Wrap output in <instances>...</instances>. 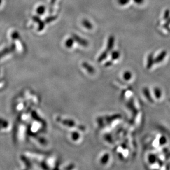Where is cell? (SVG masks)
Listing matches in <instances>:
<instances>
[{
	"label": "cell",
	"instance_id": "obj_1",
	"mask_svg": "<svg viewBox=\"0 0 170 170\" xmlns=\"http://www.w3.org/2000/svg\"><path fill=\"white\" fill-rule=\"evenodd\" d=\"M72 38L74 39V40L77 41L78 44L82 45V46H84V47H87L89 45V43H88V41L87 40L82 38L81 37H80L79 36H78L77 34H72Z\"/></svg>",
	"mask_w": 170,
	"mask_h": 170
},
{
	"label": "cell",
	"instance_id": "obj_2",
	"mask_svg": "<svg viewBox=\"0 0 170 170\" xmlns=\"http://www.w3.org/2000/svg\"><path fill=\"white\" fill-rule=\"evenodd\" d=\"M115 37L112 35H111L108 37V40H107V50L108 52H110L112 50L115 45Z\"/></svg>",
	"mask_w": 170,
	"mask_h": 170
},
{
	"label": "cell",
	"instance_id": "obj_3",
	"mask_svg": "<svg viewBox=\"0 0 170 170\" xmlns=\"http://www.w3.org/2000/svg\"><path fill=\"white\" fill-rule=\"evenodd\" d=\"M167 55V52L166 51H161L159 55L154 59V62L155 63H160L162 62L164 59L165 58L166 56Z\"/></svg>",
	"mask_w": 170,
	"mask_h": 170
},
{
	"label": "cell",
	"instance_id": "obj_4",
	"mask_svg": "<svg viewBox=\"0 0 170 170\" xmlns=\"http://www.w3.org/2000/svg\"><path fill=\"white\" fill-rule=\"evenodd\" d=\"M154 62V58L153 54L152 53L149 54L147 58V64H146V68L147 69H150L153 66Z\"/></svg>",
	"mask_w": 170,
	"mask_h": 170
},
{
	"label": "cell",
	"instance_id": "obj_5",
	"mask_svg": "<svg viewBox=\"0 0 170 170\" xmlns=\"http://www.w3.org/2000/svg\"><path fill=\"white\" fill-rule=\"evenodd\" d=\"M143 93L145 95L146 98L147 99V100L149 101V102H153L154 101L152 99V97H151L150 92H149V90L148 89V88L147 87H145L143 89Z\"/></svg>",
	"mask_w": 170,
	"mask_h": 170
},
{
	"label": "cell",
	"instance_id": "obj_6",
	"mask_svg": "<svg viewBox=\"0 0 170 170\" xmlns=\"http://www.w3.org/2000/svg\"><path fill=\"white\" fill-rule=\"evenodd\" d=\"M83 67L85 68L87 72L90 74H93L95 72V69L94 68L92 67V66H90L89 63L87 62H84L82 64Z\"/></svg>",
	"mask_w": 170,
	"mask_h": 170
},
{
	"label": "cell",
	"instance_id": "obj_7",
	"mask_svg": "<svg viewBox=\"0 0 170 170\" xmlns=\"http://www.w3.org/2000/svg\"><path fill=\"white\" fill-rule=\"evenodd\" d=\"M109 158H110V155L108 154H105L104 155L102 156V157L101 158V160H100V162L102 165H105L106 164L108 161V160H109Z\"/></svg>",
	"mask_w": 170,
	"mask_h": 170
},
{
	"label": "cell",
	"instance_id": "obj_8",
	"mask_svg": "<svg viewBox=\"0 0 170 170\" xmlns=\"http://www.w3.org/2000/svg\"><path fill=\"white\" fill-rule=\"evenodd\" d=\"M108 51L107 50L104 51L102 54L100 55V56L99 57V58L97 59V61L99 62H101L103 61L104 59H105L106 58H107V56H108Z\"/></svg>",
	"mask_w": 170,
	"mask_h": 170
},
{
	"label": "cell",
	"instance_id": "obj_9",
	"mask_svg": "<svg viewBox=\"0 0 170 170\" xmlns=\"http://www.w3.org/2000/svg\"><path fill=\"white\" fill-rule=\"evenodd\" d=\"M82 24L87 29H92V24L88 20H83V21H82Z\"/></svg>",
	"mask_w": 170,
	"mask_h": 170
},
{
	"label": "cell",
	"instance_id": "obj_10",
	"mask_svg": "<svg viewBox=\"0 0 170 170\" xmlns=\"http://www.w3.org/2000/svg\"><path fill=\"white\" fill-rule=\"evenodd\" d=\"M121 117V115H120V114H115L114 115H112L111 116L108 117L106 118V121L107 122H111L115 120H116V119H118V118H120Z\"/></svg>",
	"mask_w": 170,
	"mask_h": 170
},
{
	"label": "cell",
	"instance_id": "obj_11",
	"mask_svg": "<svg viewBox=\"0 0 170 170\" xmlns=\"http://www.w3.org/2000/svg\"><path fill=\"white\" fill-rule=\"evenodd\" d=\"M120 57V52L118 51H112L111 53V58L112 60H116Z\"/></svg>",
	"mask_w": 170,
	"mask_h": 170
},
{
	"label": "cell",
	"instance_id": "obj_12",
	"mask_svg": "<svg viewBox=\"0 0 170 170\" xmlns=\"http://www.w3.org/2000/svg\"><path fill=\"white\" fill-rule=\"evenodd\" d=\"M157 161L156 156L154 154H150L148 156V161L151 164H153Z\"/></svg>",
	"mask_w": 170,
	"mask_h": 170
},
{
	"label": "cell",
	"instance_id": "obj_13",
	"mask_svg": "<svg viewBox=\"0 0 170 170\" xmlns=\"http://www.w3.org/2000/svg\"><path fill=\"white\" fill-rule=\"evenodd\" d=\"M33 20H34L35 22H38V23H39V24H40L39 27V30H43V29L44 28V22H43V23H40L41 22V20L39 18V17H35H35H33Z\"/></svg>",
	"mask_w": 170,
	"mask_h": 170
},
{
	"label": "cell",
	"instance_id": "obj_14",
	"mask_svg": "<svg viewBox=\"0 0 170 170\" xmlns=\"http://www.w3.org/2000/svg\"><path fill=\"white\" fill-rule=\"evenodd\" d=\"M132 77V74L131 72L127 71L123 74V78L126 80H129Z\"/></svg>",
	"mask_w": 170,
	"mask_h": 170
},
{
	"label": "cell",
	"instance_id": "obj_15",
	"mask_svg": "<svg viewBox=\"0 0 170 170\" xmlns=\"http://www.w3.org/2000/svg\"><path fill=\"white\" fill-rule=\"evenodd\" d=\"M154 94H155V96L157 99L160 98L161 97V94H162V92H161L160 89L159 87H155L154 89Z\"/></svg>",
	"mask_w": 170,
	"mask_h": 170
},
{
	"label": "cell",
	"instance_id": "obj_16",
	"mask_svg": "<svg viewBox=\"0 0 170 170\" xmlns=\"http://www.w3.org/2000/svg\"><path fill=\"white\" fill-rule=\"evenodd\" d=\"M45 10V7L44 6H40L39 7H38L37 10H36V12L38 13V14L39 15H43L44 14Z\"/></svg>",
	"mask_w": 170,
	"mask_h": 170
},
{
	"label": "cell",
	"instance_id": "obj_17",
	"mask_svg": "<svg viewBox=\"0 0 170 170\" xmlns=\"http://www.w3.org/2000/svg\"><path fill=\"white\" fill-rule=\"evenodd\" d=\"M74 39H73V38H69L68 39L67 41H66V46L67 48H71L72 46H73V43H74Z\"/></svg>",
	"mask_w": 170,
	"mask_h": 170
},
{
	"label": "cell",
	"instance_id": "obj_18",
	"mask_svg": "<svg viewBox=\"0 0 170 170\" xmlns=\"http://www.w3.org/2000/svg\"><path fill=\"white\" fill-rule=\"evenodd\" d=\"M166 142H167V139L164 136H161L159 139V144L160 146H163L165 144Z\"/></svg>",
	"mask_w": 170,
	"mask_h": 170
},
{
	"label": "cell",
	"instance_id": "obj_19",
	"mask_svg": "<svg viewBox=\"0 0 170 170\" xmlns=\"http://www.w3.org/2000/svg\"><path fill=\"white\" fill-rule=\"evenodd\" d=\"M170 11L169 10H166L164 14V19L165 20H168L170 18Z\"/></svg>",
	"mask_w": 170,
	"mask_h": 170
},
{
	"label": "cell",
	"instance_id": "obj_20",
	"mask_svg": "<svg viewBox=\"0 0 170 170\" xmlns=\"http://www.w3.org/2000/svg\"><path fill=\"white\" fill-rule=\"evenodd\" d=\"M129 1L130 0H117L118 4L122 6L127 5V3H128Z\"/></svg>",
	"mask_w": 170,
	"mask_h": 170
},
{
	"label": "cell",
	"instance_id": "obj_21",
	"mask_svg": "<svg viewBox=\"0 0 170 170\" xmlns=\"http://www.w3.org/2000/svg\"><path fill=\"white\" fill-rule=\"evenodd\" d=\"M57 18V17H55V16H52V17H49L48 18L46 19V22L47 23H50L51 22V21H53L55 20H56Z\"/></svg>",
	"mask_w": 170,
	"mask_h": 170
},
{
	"label": "cell",
	"instance_id": "obj_22",
	"mask_svg": "<svg viewBox=\"0 0 170 170\" xmlns=\"http://www.w3.org/2000/svg\"><path fill=\"white\" fill-rule=\"evenodd\" d=\"M72 136H73V140H77L79 137V134L78 133L74 132L72 134Z\"/></svg>",
	"mask_w": 170,
	"mask_h": 170
},
{
	"label": "cell",
	"instance_id": "obj_23",
	"mask_svg": "<svg viewBox=\"0 0 170 170\" xmlns=\"http://www.w3.org/2000/svg\"><path fill=\"white\" fill-rule=\"evenodd\" d=\"M112 64H113V62H112V61H107L105 63L104 66L107 67H110V66H112Z\"/></svg>",
	"mask_w": 170,
	"mask_h": 170
},
{
	"label": "cell",
	"instance_id": "obj_24",
	"mask_svg": "<svg viewBox=\"0 0 170 170\" xmlns=\"http://www.w3.org/2000/svg\"><path fill=\"white\" fill-rule=\"evenodd\" d=\"M133 1H134V2L136 3V4H139V5H141L144 1V0H133Z\"/></svg>",
	"mask_w": 170,
	"mask_h": 170
},
{
	"label": "cell",
	"instance_id": "obj_25",
	"mask_svg": "<svg viewBox=\"0 0 170 170\" xmlns=\"http://www.w3.org/2000/svg\"><path fill=\"white\" fill-rule=\"evenodd\" d=\"M1 3H2V0H0V5L1 4Z\"/></svg>",
	"mask_w": 170,
	"mask_h": 170
},
{
	"label": "cell",
	"instance_id": "obj_26",
	"mask_svg": "<svg viewBox=\"0 0 170 170\" xmlns=\"http://www.w3.org/2000/svg\"><path fill=\"white\" fill-rule=\"evenodd\" d=\"M168 20H169V21H170V18H169V19H168Z\"/></svg>",
	"mask_w": 170,
	"mask_h": 170
}]
</instances>
